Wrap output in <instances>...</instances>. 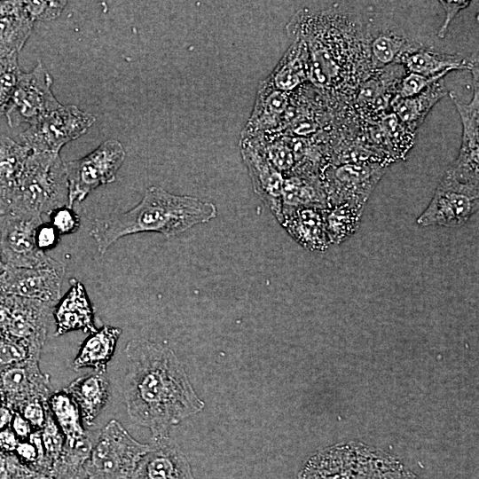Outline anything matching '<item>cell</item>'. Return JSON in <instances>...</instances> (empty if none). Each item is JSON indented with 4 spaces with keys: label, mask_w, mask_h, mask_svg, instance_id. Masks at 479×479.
<instances>
[{
    "label": "cell",
    "mask_w": 479,
    "mask_h": 479,
    "mask_svg": "<svg viewBox=\"0 0 479 479\" xmlns=\"http://www.w3.org/2000/svg\"><path fill=\"white\" fill-rule=\"evenodd\" d=\"M128 371L123 396L128 414L149 428L152 439L169 436V429L204 407L174 351L145 339L125 347Z\"/></svg>",
    "instance_id": "1"
},
{
    "label": "cell",
    "mask_w": 479,
    "mask_h": 479,
    "mask_svg": "<svg viewBox=\"0 0 479 479\" xmlns=\"http://www.w3.org/2000/svg\"><path fill=\"white\" fill-rule=\"evenodd\" d=\"M217 215L216 207L189 195L170 193L160 186L148 187L142 200L128 211L96 218L90 230L97 249L104 255L120 239L140 232L175 237Z\"/></svg>",
    "instance_id": "2"
},
{
    "label": "cell",
    "mask_w": 479,
    "mask_h": 479,
    "mask_svg": "<svg viewBox=\"0 0 479 479\" xmlns=\"http://www.w3.org/2000/svg\"><path fill=\"white\" fill-rule=\"evenodd\" d=\"M64 206H68L65 162L59 153L32 152L5 212L42 217Z\"/></svg>",
    "instance_id": "3"
},
{
    "label": "cell",
    "mask_w": 479,
    "mask_h": 479,
    "mask_svg": "<svg viewBox=\"0 0 479 479\" xmlns=\"http://www.w3.org/2000/svg\"><path fill=\"white\" fill-rule=\"evenodd\" d=\"M150 444L134 439L116 420L99 431L80 479H132Z\"/></svg>",
    "instance_id": "4"
},
{
    "label": "cell",
    "mask_w": 479,
    "mask_h": 479,
    "mask_svg": "<svg viewBox=\"0 0 479 479\" xmlns=\"http://www.w3.org/2000/svg\"><path fill=\"white\" fill-rule=\"evenodd\" d=\"M125 156L122 144L108 139L85 156L65 162L68 207L82 202L98 187L113 183Z\"/></svg>",
    "instance_id": "5"
},
{
    "label": "cell",
    "mask_w": 479,
    "mask_h": 479,
    "mask_svg": "<svg viewBox=\"0 0 479 479\" xmlns=\"http://www.w3.org/2000/svg\"><path fill=\"white\" fill-rule=\"evenodd\" d=\"M95 115L74 105L61 106L20 134L21 142L35 153H59L93 125Z\"/></svg>",
    "instance_id": "6"
},
{
    "label": "cell",
    "mask_w": 479,
    "mask_h": 479,
    "mask_svg": "<svg viewBox=\"0 0 479 479\" xmlns=\"http://www.w3.org/2000/svg\"><path fill=\"white\" fill-rule=\"evenodd\" d=\"M52 83L51 75L41 61L32 71L21 72L5 112L9 126L32 125L60 107L62 105L51 90Z\"/></svg>",
    "instance_id": "7"
},
{
    "label": "cell",
    "mask_w": 479,
    "mask_h": 479,
    "mask_svg": "<svg viewBox=\"0 0 479 479\" xmlns=\"http://www.w3.org/2000/svg\"><path fill=\"white\" fill-rule=\"evenodd\" d=\"M385 170L386 165L378 162L327 164L320 177L328 207L344 203L365 207Z\"/></svg>",
    "instance_id": "8"
},
{
    "label": "cell",
    "mask_w": 479,
    "mask_h": 479,
    "mask_svg": "<svg viewBox=\"0 0 479 479\" xmlns=\"http://www.w3.org/2000/svg\"><path fill=\"white\" fill-rule=\"evenodd\" d=\"M478 208V185L462 184L444 175L417 224L422 227H458L467 223Z\"/></svg>",
    "instance_id": "9"
},
{
    "label": "cell",
    "mask_w": 479,
    "mask_h": 479,
    "mask_svg": "<svg viewBox=\"0 0 479 479\" xmlns=\"http://www.w3.org/2000/svg\"><path fill=\"white\" fill-rule=\"evenodd\" d=\"M65 271L66 264L51 257L34 267H6L0 274V289L7 294L55 306L61 298Z\"/></svg>",
    "instance_id": "10"
},
{
    "label": "cell",
    "mask_w": 479,
    "mask_h": 479,
    "mask_svg": "<svg viewBox=\"0 0 479 479\" xmlns=\"http://www.w3.org/2000/svg\"><path fill=\"white\" fill-rule=\"evenodd\" d=\"M473 96L469 103H461L454 91L449 96L462 123L461 145L457 158L444 175L462 184L478 185L479 181V79L478 67L471 70Z\"/></svg>",
    "instance_id": "11"
},
{
    "label": "cell",
    "mask_w": 479,
    "mask_h": 479,
    "mask_svg": "<svg viewBox=\"0 0 479 479\" xmlns=\"http://www.w3.org/2000/svg\"><path fill=\"white\" fill-rule=\"evenodd\" d=\"M42 217L4 212L0 214V254L6 267L28 268L50 257L35 242Z\"/></svg>",
    "instance_id": "12"
},
{
    "label": "cell",
    "mask_w": 479,
    "mask_h": 479,
    "mask_svg": "<svg viewBox=\"0 0 479 479\" xmlns=\"http://www.w3.org/2000/svg\"><path fill=\"white\" fill-rule=\"evenodd\" d=\"M290 94L275 88L268 78L261 81L252 113L242 130L240 139L276 134L289 108Z\"/></svg>",
    "instance_id": "13"
},
{
    "label": "cell",
    "mask_w": 479,
    "mask_h": 479,
    "mask_svg": "<svg viewBox=\"0 0 479 479\" xmlns=\"http://www.w3.org/2000/svg\"><path fill=\"white\" fill-rule=\"evenodd\" d=\"M0 383L7 400L19 410L31 400L47 403L51 394L50 376L41 371L37 358L12 365L4 371Z\"/></svg>",
    "instance_id": "14"
},
{
    "label": "cell",
    "mask_w": 479,
    "mask_h": 479,
    "mask_svg": "<svg viewBox=\"0 0 479 479\" xmlns=\"http://www.w3.org/2000/svg\"><path fill=\"white\" fill-rule=\"evenodd\" d=\"M132 479H195L188 459L169 436L152 439Z\"/></svg>",
    "instance_id": "15"
},
{
    "label": "cell",
    "mask_w": 479,
    "mask_h": 479,
    "mask_svg": "<svg viewBox=\"0 0 479 479\" xmlns=\"http://www.w3.org/2000/svg\"><path fill=\"white\" fill-rule=\"evenodd\" d=\"M240 154L254 192L266 204L276 219L282 221V191L285 177L251 144L240 140Z\"/></svg>",
    "instance_id": "16"
},
{
    "label": "cell",
    "mask_w": 479,
    "mask_h": 479,
    "mask_svg": "<svg viewBox=\"0 0 479 479\" xmlns=\"http://www.w3.org/2000/svg\"><path fill=\"white\" fill-rule=\"evenodd\" d=\"M56 325L55 335L82 330L94 333L97 328L94 322V310L82 283L76 279H70V287L52 310Z\"/></svg>",
    "instance_id": "17"
},
{
    "label": "cell",
    "mask_w": 479,
    "mask_h": 479,
    "mask_svg": "<svg viewBox=\"0 0 479 479\" xmlns=\"http://www.w3.org/2000/svg\"><path fill=\"white\" fill-rule=\"evenodd\" d=\"M325 210L315 207L297 208L286 215L280 224L304 248L324 251L331 245L326 228Z\"/></svg>",
    "instance_id": "18"
},
{
    "label": "cell",
    "mask_w": 479,
    "mask_h": 479,
    "mask_svg": "<svg viewBox=\"0 0 479 479\" xmlns=\"http://www.w3.org/2000/svg\"><path fill=\"white\" fill-rule=\"evenodd\" d=\"M64 389L76 402L82 420L88 426L94 424L110 396V384L106 373L95 372L76 378Z\"/></svg>",
    "instance_id": "19"
},
{
    "label": "cell",
    "mask_w": 479,
    "mask_h": 479,
    "mask_svg": "<svg viewBox=\"0 0 479 479\" xmlns=\"http://www.w3.org/2000/svg\"><path fill=\"white\" fill-rule=\"evenodd\" d=\"M409 73L434 76L457 69L472 70L478 67L477 54L464 57L461 54L438 52L419 48L402 56L398 61Z\"/></svg>",
    "instance_id": "20"
},
{
    "label": "cell",
    "mask_w": 479,
    "mask_h": 479,
    "mask_svg": "<svg viewBox=\"0 0 479 479\" xmlns=\"http://www.w3.org/2000/svg\"><path fill=\"white\" fill-rule=\"evenodd\" d=\"M308 207L328 208L320 175L293 173L286 176L282 191V220L290 212Z\"/></svg>",
    "instance_id": "21"
},
{
    "label": "cell",
    "mask_w": 479,
    "mask_h": 479,
    "mask_svg": "<svg viewBox=\"0 0 479 479\" xmlns=\"http://www.w3.org/2000/svg\"><path fill=\"white\" fill-rule=\"evenodd\" d=\"M121 334V328L107 325L90 334L73 360V368H91L95 373H106Z\"/></svg>",
    "instance_id": "22"
},
{
    "label": "cell",
    "mask_w": 479,
    "mask_h": 479,
    "mask_svg": "<svg viewBox=\"0 0 479 479\" xmlns=\"http://www.w3.org/2000/svg\"><path fill=\"white\" fill-rule=\"evenodd\" d=\"M293 36L292 43L267 77L275 88L287 93H291L309 81L307 45L300 35Z\"/></svg>",
    "instance_id": "23"
},
{
    "label": "cell",
    "mask_w": 479,
    "mask_h": 479,
    "mask_svg": "<svg viewBox=\"0 0 479 479\" xmlns=\"http://www.w3.org/2000/svg\"><path fill=\"white\" fill-rule=\"evenodd\" d=\"M446 94L441 79L415 96L401 98L394 95L389 106L401 123L414 134L433 106Z\"/></svg>",
    "instance_id": "24"
},
{
    "label": "cell",
    "mask_w": 479,
    "mask_h": 479,
    "mask_svg": "<svg viewBox=\"0 0 479 479\" xmlns=\"http://www.w3.org/2000/svg\"><path fill=\"white\" fill-rule=\"evenodd\" d=\"M32 151L22 143L0 135V201L5 208L15 191Z\"/></svg>",
    "instance_id": "25"
},
{
    "label": "cell",
    "mask_w": 479,
    "mask_h": 479,
    "mask_svg": "<svg viewBox=\"0 0 479 479\" xmlns=\"http://www.w3.org/2000/svg\"><path fill=\"white\" fill-rule=\"evenodd\" d=\"M391 69L381 71L368 81L364 82L357 98V101L362 108L378 111L385 109L389 105L393 98L391 96L392 89L397 90V84L403 77H398L397 75L399 72H403L404 67L401 64H397L389 75Z\"/></svg>",
    "instance_id": "26"
},
{
    "label": "cell",
    "mask_w": 479,
    "mask_h": 479,
    "mask_svg": "<svg viewBox=\"0 0 479 479\" xmlns=\"http://www.w3.org/2000/svg\"><path fill=\"white\" fill-rule=\"evenodd\" d=\"M47 407L65 436V441L73 442L86 434L82 422L80 409L64 389L51 394Z\"/></svg>",
    "instance_id": "27"
},
{
    "label": "cell",
    "mask_w": 479,
    "mask_h": 479,
    "mask_svg": "<svg viewBox=\"0 0 479 479\" xmlns=\"http://www.w3.org/2000/svg\"><path fill=\"white\" fill-rule=\"evenodd\" d=\"M370 37L369 56L374 67L398 64L402 56L420 48L391 31L378 32Z\"/></svg>",
    "instance_id": "28"
},
{
    "label": "cell",
    "mask_w": 479,
    "mask_h": 479,
    "mask_svg": "<svg viewBox=\"0 0 479 479\" xmlns=\"http://www.w3.org/2000/svg\"><path fill=\"white\" fill-rule=\"evenodd\" d=\"M363 211L364 207L348 203L326 208V228L331 245L342 243L357 231Z\"/></svg>",
    "instance_id": "29"
},
{
    "label": "cell",
    "mask_w": 479,
    "mask_h": 479,
    "mask_svg": "<svg viewBox=\"0 0 479 479\" xmlns=\"http://www.w3.org/2000/svg\"><path fill=\"white\" fill-rule=\"evenodd\" d=\"M34 22L25 15H0V59L23 48L30 36Z\"/></svg>",
    "instance_id": "30"
},
{
    "label": "cell",
    "mask_w": 479,
    "mask_h": 479,
    "mask_svg": "<svg viewBox=\"0 0 479 479\" xmlns=\"http://www.w3.org/2000/svg\"><path fill=\"white\" fill-rule=\"evenodd\" d=\"M20 74L18 54L0 59V117L5 114Z\"/></svg>",
    "instance_id": "31"
},
{
    "label": "cell",
    "mask_w": 479,
    "mask_h": 479,
    "mask_svg": "<svg viewBox=\"0 0 479 479\" xmlns=\"http://www.w3.org/2000/svg\"><path fill=\"white\" fill-rule=\"evenodd\" d=\"M40 432L45 456V475L60 455L65 444V436L49 409L45 423Z\"/></svg>",
    "instance_id": "32"
},
{
    "label": "cell",
    "mask_w": 479,
    "mask_h": 479,
    "mask_svg": "<svg viewBox=\"0 0 479 479\" xmlns=\"http://www.w3.org/2000/svg\"><path fill=\"white\" fill-rule=\"evenodd\" d=\"M24 11L33 22L48 21L58 18L67 1H23Z\"/></svg>",
    "instance_id": "33"
},
{
    "label": "cell",
    "mask_w": 479,
    "mask_h": 479,
    "mask_svg": "<svg viewBox=\"0 0 479 479\" xmlns=\"http://www.w3.org/2000/svg\"><path fill=\"white\" fill-rule=\"evenodd\" d=\"M448 73H442L434 76H425L414 73H409L399 81L396 94L401 98L415 96L434 82L444 79Z\"/></svg>",
    "instance_id": "34"
},
{
    "label": "cell",
    "mask_w": 479,
    "mask_h": 479,
    "mask_svg": "<svg viewBox=\"0 0 479 479\" xmlns=\"http://www.w3.org/2000/svg\"><path fill=\"white\" fill-rule=\"evenodd\" d=\"M48 216L50 224L60 236L75 233L81 226L80 216L68 206L58 208Z\"/></svg>",
    "instance_id": "35"
},
{
    "label": "cell",
    "mask_w": 479,
    "mask_h": 479,
    "mask_svg": "<svg viewBox=\"0 0 479 479\" xmlns=\"http://www.w3.org/2000/svg\"><path fill=\"white\" fill-rule=\"evenodd\" d=\"M35 430H41L45 423L47 403L39 399L31 400L21 406L19 412Z\"/></svg>",
    "instance_id": "36"
},
{
    "label": "cell",
    "mask_w": 479,
    "mask_h": 479,
    "mask_svg": "<svg viewBox=\"0 0 479 479\" xmlns=\"http://www.w3.org/2000/svg\"><path fill=\"white\" fill-rule=\"evenodd\" d=\"M59 233L50 223H42L35 230V245L37 248L43 253L56 247L59 242Z\"/></svg>",
    "instance_id": "37"
},
{
    "label": "cell",
    "mask_w": 479,
    "mask_h": 479,
    "mask_svg": "<svg viewBox=\"0 0 479 479\" xmlns=\"http://www.w3.org/2000/svg\"><path fill=\"white\" fill-rule=\"evenodd\" d=\"M439 3L444 7V10L445 12V17H444V20L442 26L437 30L436 35L439 38H444L445 35H447L448 27L451 22L454 20V18L458 15V13L461 10L468 7L472 2L463 1V0H459V1L441 0L439 1Z\"/></svg>",
    "instance_id": "38"
},
{
    "label": "cell",
    "mask_w": 479,
    "mask_h": 479,
    "mask_svg": "<svg viewBox=\"0 0 479 479\" xmlns=\"http://www.w3.org/2000/svg\"><path fill=\"white\" fill-rule=\"evenodd\" d=\"M12 427L15 435L24 441L27 440L33 433L32 426L19 412H16L13 414Z\"/></svg>",
    "instance_id": "39"
},
{
    "label": "cell",
    "mask_w": 479,
    "mask_h": 479,
    "mask_svg": "<svg viewBox=\"0 0 479 479\" xmlns=\"http://www.w3.org/2000/svg\"><path fill=\"white\" fill-rule=\"evenodd\" d=\"M17 437L9 427L0 430V451L13 452L20 442Z\"/></svg>",
    "instance_id": "40"
},
{
    "label": "cell",
    "mask_w": 479,
    "mask_h": 479,
    "mask_svg": "<svg viewBox=\"0 0 479 479\" xmlns=\"http://www.w3.org/2000/svg\"><path fill=\"white\" fill-rule=\"evenodd\" d=\"M13 412L6 406H0V430L8 428L12 423Z\"/></svg>",
    "instance_id": "41"
},
{
    "label": "cell",
    "mask_w": 479,
    "mask_h": 479,
    "mask_svg": "<svg viewBox=\"0 0 479 479\" xmlns=\"http://www.w3.org/2000/svg\"><path fill=\"white\" fill-rule=\"evenodd\" d=\"M5 268H6V266L4 263V262L2 260L1 254H0V274H2L5 271Z\"/></svg>",
    "instance_id": "42"
},
{
    "label": "cell",
    "mask_w": 479,
    "mask_h": 479,
    "mask_svg": "<svg viewBox=\"0 0 479 479\" xmlns=\"http://www.w3.org/2000/svg\"><path fill=\"white\" fill-rule=\"evenodd\" d=\"M5 212V208L4 206L2 204V202L0 201V214H3Z\"/></svg>",
    "instance_id": "43"
},
{
    "label": "cell",
    "mask_w": 479,
    "mask_h": 479,
    "mask_svg": "<svg viewBox=\"0 0 479 479\" xmlns=\"http://www.w3.org/2000/svg\"><path fill=\"white\" fill-rule=\"evenodd\" d=\"M2 400H3V397H2V394L0 392V406H1Z\"/></svg>",
    "instance_id": "44"
}]
</instances>
